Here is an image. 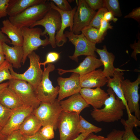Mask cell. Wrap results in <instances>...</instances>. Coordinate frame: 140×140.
Returning <instances> with one entry per match:
<instances>
[{
  "mask_svg": "<svg viewBox=\"0 0 140 140\" xmlns=\"http://www.w3.org/2000/svg\"><path fill=\"white\" fill-rule=\"evenodd\" d=\"M109 97L105 100L104 107L102 109H93L90 113L92 117L98 122H113L121 120L125 107L122 101L112 89L109 88L107 90Z\"/></svg>",
  "mask_w": 140,
  "mask_h": 140,
  "instance_id": "1",
  "label": "cell"
},
{
  "mask_svg": "<svg viewBox=\"0 0 140 140\" xmlns=\"http://www.w3.org/2000/svg\"><path fill=\"white\" fill-rule=\"evenodd\" d=\"M50 1L43 0L41 3L31 6L20 13L9 17L11 22L17 27H30L42 19L51 9Z\"/></svg>",
  "mask_w": 140,
  "mask_h": 140,
  "instance_id": "2",
  "label": "cell"
},
{
  "mask_svg": "<svg viewBox=\"0 0 140 140\" xmlns=\"http://www.w3.org/2000/svg\"><path fill=\"white\" fill-rule=\"evenodd\" d=\"M55 68L54 65L51 64H48L46 67H45L41 80L34 89L36 96L41 102L52 103L57 99L59 86L54 87L49 78L50 73Z\"/></svg>",
  "mask_w": 140,
  "mask_h": 140,
  "instance_id": "3",
  "label": "cell"
},
{
  "mask_svg": "<svg viewBox=\"0 0 140 140\" xmlns=\"http://www.w3.org/2000/svg\"><path fill=\"white\" fill-rule=\"evenodd\" d=\"M27 57L30 60V66L24 73L19 74L15 72L11 64L9 69L13 79L27 82L33 86L34 90L41 80L43 71L41 68L40 57L38 55L33 51Z\"/></svg>",
  "mask_w": 140,
  "mask_h": 140,
  "instance_id": "4",
  "label": "cell"
},
{
  "mask_svg": "<svg viewBox=\"0 0 140 140\" xmlns=\"http://www.w3.org/2000/svg\"><path fill=\"white\" fill-rule=\"evenodd\" d=\"M21 29L23 38L22 47L23 52L22 62L24 64L29 54L40 46H45L50 45V43L48 38L46 35L45 39L40 38L43 31L40 28L23 27Z\"/></svg>",
  "mask_w": 140,
  "mask_h": 140,
  "instance_id": "5",
  "label": "cell"
},
{
  "mask_svg": "<svg viewBox=\"0 0 140 140\" xmlns=\"http://www.w3.org/2000/svg\"><path fill=\"white\" fill-rule=\"evenodd\" d=\"M59 102L57 99L52 103L41 102L39 106L32 112L41 123L42 126L50 125L54 130L57 125L60 114L62 111Z\"/></svg>",
  "mask_w": 140,
  "mask_h": 140,
  "instance_id": "6",
  "label": "cell"
},
{
  "mask_svg": "<svg viewBox=\"0 0 140 140\" xmlns=\"http://www.w3.org/2000/svg\"><path fill=\"white\" fill-rule=\"evenodd\" d=\"M80 115L62 110L58 120L57 128L60 140H72L80 134L79 129Z\"/></svg>",
  "mask_w": 140,
  "mask_h": 140,
  "instance_id": "7",
  "label": "cell"
},
{
  "mask_svg": "<svg viewBox=\"0 0 140 140\" xmlns=\"http://www.w3.org/2000/svg\"><path fill=\"white\" fill-rule=\"evenodd\" d=\"M61 23V17L59 12L56 10L51 8L42 19L36 22L30 27L39 25L44 27V30L42 32L41 36L48 34L50 45L52 48H55L57 46L55 36L56 32L60 29Z\"/></svg>",
  "mask_w": 140,
  "mask_h": 140,
  "instance_id": "8",
  "label": "cell"
},
{
  "mask_svg": "<svg viewBox=\"0 0 140 140\" xmlns=\"http://www.w3.org/2000/svg\"><path fill=\"white\" fill-rule=\"evenodd\" d=\"M9 82L8 87L17 94L23 106L31 107L34 109L39 106L41 102L31 84L25 81L14 79Z\"/></svg>",
  "mask_w": 140,
  "mask_h": 140,
  "instance_id": "9",
  "label": "cell"
},
{
  "mask_svg": "<svg viewBox=\"0 0 140 140\" xmlns=\"http://www.w3.org/2000/svg\"><path fill=\"white\" fill-rule=\"evenodd\" d=\"M140 83L139 74L137 79L134 82L126 79L124 80L121 83L124 96L130 111L131 114L134 113L135 116L139 120H140V110L138 89Z\"/></svg>",
  "mask_w": 140,
  "mask_h": 140,
  "instance_id": "10",
  "label": "cell"
},
{
  "mask_svg": "<svg viewBox=\"0 0 140 140\" xmlns=\"http://www.w3.org/2000/svg\"><path fill=\"white\" fill-rule=\"evenodd\" d=\"M64 34L75 46L73 54L69 56L70 59L77 62L78 57L82 55L92 56L96 57L95 53L96 48V44L89 41L82 34H75L72 32L67 31Z\"/></svg>",
  "mask_w": 140,
  "mask_h": 140,
  "instance_id": "11",
  "label": "cell"
},
{
  "mask_svg": "<svg viewBox=\"0 0 140 140\" xmlns=\"http://www.w3.org/2000/svg\"><path fill=\"white\" fill-rule=\"evenodd\" d=\"M77 2V8L73 17L71 32L75 34H79L83 29L89 25L96 12L88 6L85 0Z\"/></svg>",
  "mask_w": 140,
  "mask_h": 140,
  "instance_id": "12",
  "label": "cell"
},
{
  "mask_svg": "<svg viewBox=\"0 0 140 140\" xmlns=\"http://www.w3.org/2000/svg\"><path fill=\"white\" fill-rule=\"evenodd\" d=\"M78 74L73 73L67 78L58 77L57 83L59 87L58 100L60 101L64 98L79 93L81 89Z\"/></svg>",
  "mask_w": 140,
  "mask_h": 140,
  "instance_id": "13",
  "label": "cell"
},
{
  "mask_svg": "<svg viewBox=\"0 0 140 140\" xmlns=\"http://www.w3.org/2000/svg\"><path fill=\"white\" fill-rule=\"evenodd\" d=\"M34 109L31 107L23 106L13 110L8 121L2 128L3 134L8 136L14 131L19 130L25 119Z\"/></svg>",
  "mask_w": 140,
  "mask_h": 140,
  "instance_id": "14",
  "label": "cell"
},
{
  "mask_svg": "<svg viewBox=\"0 0 140 140\" xmlns=\"http://www.w3.org/2000/svg\"><path fill=\"white\" fill-rule=\"evenodd\" d=\"M50 4L51 8L56 10L60 14L61 23L60 29L56 33L55 40L57 46L61 47L65 43L67 39L64 35V32L68 27H69V31L71 32L73 25V17L77 8L75 6L70 11H65L58 9L54 3L50 1Z\"/></svg>",
  "mask_w": 140,
  "mask_h": 140,
  "instance_id": "15",
  "label": "cell"
},
{
  "mask_svg": "<svg viewBox=\"0 0 140 140\" xmlns=\"http://www.w3.org/2000/svg\"><path fill=\"white\" fill-rule=\"evenodd\" d=\"M80 93L89 105L94 109H100L104 105L109 95L100 87L94 89L82 88Z\"/></svg>",
  "mask_w": 140,
  "mask_h": 140,
  "instance_id": "16",
  "label": "cell"
},
{
  "mask_svg": "<svg viewBox=\"0 0 140 140\" xmlns=\"http://www.w3.org/2000/svg\"><path fill=\"white\" fill-rule=\"evenodd\" d=\"M103 65L100 59L92 56H88L76 68L69 70L58 68V73L61 75L65 73L72 72L84 75L90 72Z\"/></svg>",
  "mask_w": 140,
  "mask_h": 140,
  "instance_id": "17",
  "label": "cell"
},
{
  "mask_svg": "<svg viewBox=\"0 0 140 140\" xmlns=\"http://www.w3.org/2000/svg\"><path fill=\"white\" fill-rule=\"evenodd\" d=\"M79 78L81 88L101 87L107 84L108 81L107 78L104 75L101 69L80 75Z\"/></svg>",
  "mask_w": 140,
  "mask_h": 140,
  "instance_id": "18",
  "label": "cell"
},
{
  "mask_svg": "<svg viewBox=\"0 0 140 140\" xmlns=\"http://www.w3.org/2000/svg\"><path fill=\"white\" fill-rule=\"evenodd\" d=\"M59 103L63 111L79 115L84 109L89 106L80 93L70 96L67 99L62 100Z\"/></svg>",
  "mask_w": 140,
  "mask_h": 140,
  "instance_id": "19",
  "label": "cell"
},
{
  "mask_svg": "<svg viewBox=\"0 0 140 140\" xmlns=\"http://www.w3.org/2000/svg\"><path fill=\"white\" fill-rule=\"evenodd\" d=\"M124 70L116 68L114 71L113 78H107V86L111 88L116 95L117 97L120 99L123 102L126 109L128 115L131 114L128 106L122 91L121 86L122 82L124 80L123 71Z\"/></svg>",
  "mask_w": 140,
  "mask_h": 140,
  "instance_id": "20",
  "label": "cell"
},
{
  "mask_svg": "<svg viewBox=\"0 0 140 140\" xmlns=\"http://www.w3.org/2000/svg\"><path fill=\"white\" fill-rule=\"evenodd\" d=\"M2 48L5 60L11 64L13 67L17 69L20 68L23 55L22 47L10 46L3 42Z\"/></svg>",
  "mask_w": 140,
  "mask_h": 140,
  "instance_id": "21",
  "label": "cell"
},
{
  "mask_svg": "<svg viewBox=\"0 0 140 140\" xmlns=\"http://www.w3.org/2000/svg\"><path fill=\"white\" fill-rule=\"evenodd\" d=\"M2 23L3 26L1 28V30L11 40V42L10 43L13 46H22L23 38L21 28L14 25L9 19L4 20Z\"/></svg>",
  "mask_w": 140,
  "mask_h": 140,
  "instance_id": "22",
  "label": "cell"
},
{
  "mask_svg": "<svg viewBox=\"0 0 140 140\" xmlns=\"http://www.w3.org/2000/svg\"><path fill=\"white\" fill-rule=\"evenodd\" d=\"M96 51L99 55L101 62L104 66L102 73L106 78L113 77L115 70L114 66L115 57L112 53L108 52L104 45L102 49L96 48Z\"/></svg>",
  "mask_w": 140,
  "mask_h": 140,
  "instance_id": "23",
  "label": "cell"
},
{
  "mask_svg": "<svg viewBox=\"0 0 140 140\" xmlns=\"http://www.w3.org/2000/svg\"><path fill=\"white\" fill-rule=\"evenodd\" d=\"M0 103L12 110L23 106L17 94L9 87L0 93Z\"/></svg>",
  "mask_w": 140,
  "mask_h": 140,
  "instance_id": "24",
  "label": "cell"
},
{
  "mask_svg": "<svg viewBox=\"0 0 140 140\" xmlns=\"http://www.w3.org/2000/svg\"><path fill=\"white\" fill-rule=\"evenodd\" d=\"M43 0H10L7 9V15L12 17L22 12L28 8L39 4Z\"/></svg>",
  "mask_w": 140,
  "mask_h": 140,
  "instance_id": "25",
  "label": "cell"
},
{
  "mask_svg": "<svg viewBox=\"0 0 140 140\" xmlns=\"http://www.w3.org/2000/svg\"><path fill=\"white\" fill-rule=\"evenodd\" d=\"M41 126V123L32 112L25 119L19 130L24 135L31 136L38 132Z\"/></svg>",
  "mask_w": 140,
  "mask_h": 140,
  "instance_id": "26",
  "label": "cell"
},
{
  "mask_svg": "<svg viewBox=\"0 0 140 140\" xmlns=\"http://www.w3.org/2000/svg\"><path fill=\"white\" fill-rule=\"evenodd\" d=\"M81 32L89 41L95 44L100 43L103 38L99 35V29L92 26L85 27Z\"/></svg>",
  "mask_w": 140,
  "mask_h": 140,
  "instance_id": "27",
  "label": "cell"
},
{
  "mask_svg": "<svg viewBox=\"0 0 140 140\" xmlns=\"http://www.w3.org/2000/svg\"><path fill=\"white\" fill-rule=\"evenodd\" d=\"M79 129L80 134L97 133L102 130V128L96 126L89 123L81 115H80Z\"/></svg>",
  "mask_w": 140,
  "mask_h": 140,
  "instance_id": "28",
  "label": "cell"
},
{
  "mask_svg": "<svg viewBox=\"0 0 140 140\" xmlns=\"http://www.w3.org/2000/svg\"><path fill=\"white\" fill-rule=\"evenodd\" d=\"M103 7L106 8L108 11L112 13L114 16L120 17L122 16L119 2L118 0H104Z\"/></svg>",
  "mask_w": 140,
  "mask_h": 140,
  "instance_id": "29",
  "label": "cell"
},
{
  "mask_svg": "<svg viewBox=\"0 0 140 140\" xmlns=\"http://www.w3.org/2000/svg\"><path fill=\"white\" fill-rule=\"evenodd\" d=\"M121 122L125 129L122 140H140L133 132V129L134 127L133 125L122 118L121 120Z\"/></svg>",
  "mask_w": 140,
  "mask_h": 140,
  "instance_id": "30",
  "label": "cell"
},
{
  "mask_svg": "<svg viewBox=\"0 0 140 140\" xmlns=\"http://www.w3.org/2000/svg\"><path fill=\"white\" fill-rule=\"evenodd\" d=\"M10 64L7 61L0 65V83L4 81L14 79L9 70Z\"/></svg>",
  "mask_w": 140,
  "mask_h": 140,
  "instance_id": "31",
  "label": "cell"
},
{
  "mask_svg": "<svg viewBox=\"0 0 140 140\" xmlns=\"http://www.w3.org/2000/svg\"><path fill=\"white\" fill-rule=\"evenodd\" d=\"M108 11L104 8H102L96 12L89 26L99 29L101 20L103 19L104 13Z\"/></svg>",
  "mask_w": 140,
  "mask_h": 140,
  "instance_id": "32",
  "label": "cell"
},
{
  "mask_svg": "<svg viewBox=\"0 0 140 140\" xmlns=\"http://www.w3.org/2000/svg\"><path fill=\"white\" fill-rule=\"evenodd\" d=\"M12 111L0 103V125L2 128L7 122Z\"/></svg>",
  "mask_w": 140,
  "mask_h": 140,
  "instance_id": "33",
  "label": "cell"
},
{
  "mask_svg": "<svg viewBox=\"0 0 140 140\" xmlns=\"http://www.w3.org/2000/svg\"><path fill=\"white\" fill-rule=\"evenodd\" d=\"M54 129L53 126L47 125L43 127L39 132L41 135L45 139L49 140L54 137Z\"/></svg>",
  "mask_w": 140,
  "mask_h": 140,
  "instance_id": "34",
  "label": "cell"
},
{
  "mask_svg": "<svg viewBox=\"0 0 140 140\" xmlns=\"http://www.w3.org/2000/svg\"><path fill=\"white\" fill-rule=\"evenodd\" d=\"M59 9L65 11H71L72 8L66 0H51Z\"/></svg>",
  "mask_w": 140,
  "mask_h": 140,
  "instance_id": "35",
  "label": "cell"
},
{
  "mask_svg": "<svg viewBox=\"0 0 140 140\" xmlns=\"http://www.w3.org/2000/svg\"><path fill=\"white\" fill-rule=\"evenodd\" d=\"M60 54L55 52H49L47 55L45 61L43 62H40V64L44 66L46 64L54 62L57 61L59 58Z\"/></svg>",
  "mask_w": 140,
  "mask_h": 140,
  "instance_id": "36",
  "label": "cell"
},
{
  "mask_svg": "<svg viewBox=\"0 0 140 140\" xmlns=\"http://www.w3.org/2000/svg\"><path fill=\"white\" fill-rule=\"evenodd\" d=\"M124 133V130L114 129L107 135L105 140H122Z\"/></svg>",
  "mask_w": 140,
  "mask_h": 140,
  "instance_id": "37",
  "label": "cell"
},
{
  "mask_svg": "<svg viewBox=\"0 0 140 140\" xmlns=\"http://www.w3.org/2000/svg\"><path fill=\"white\" fill-rule=\"evenodd\" d=\"M85 1L88 6L94 11L103 7L104 0H85Z\"/></svg>",
  "mask_w": 140,
  "mask_h": 140,
  "instance_id": "38",
  "label": "cell"
},
{
  "mask_svg": "<svg viewBox=\"0 0 140 140\" xmlns=\"http://www.w3.org/2000/svg\"><path fill=\"white\" fill-rule=\"evenodd\" d=\"M113 26L108 22L103 19L101 21L100 27L99 29V34L102 37H104L105 33L108 29H112Z\"/></svg>",
  "mask_w": 140,
  "mask_h": 140,
  "instance_id": "39",
  "label": "cell"
},
{
  "mask_svg": "<svg viewBox=\"0 0 140 140\" xmlns=\"http://www.w3.org/2000/svg\"><path fill=\"white\" fill-rule=\"evenodd\" d=\"M138 39L137 42L135 40L133 44L130 45V47L134 50L131 56L136 61L137 60V55L140 53V39L139 36H138Z\"/></svg>",
  "mask_w": 140,
  "mask_h": 140,
  "instance_id": "40",
  "label": "cell"
},
{
  "mask_svg": "<svg viewBox=\"0 0 140 140\" xmlns=\"http://www.w3.org/2000/svg\"><path fill=\"white\" fill-rule=\"evenodd\" d=\"M10 0H0V19L6 16Z\"/></svg>",
  "mask_w": 140,
  "mask_h": 140,
  "instance_id": "41",
  "label": "cell"
},
{
  "mask_svg": "<svg viewBox=\"0 0 140 140\" xmlns=\"http://www.w3.org/2000/svg\"><path fill=\"white\" fill-rule=\"evenodd\" d=\"M125 18H131L138 22L140 21V8H136L133 9L128 15L124 17Z\"/></svg>",
  "mask_w": 140,
  "mask_h": 140,
  "instance_id": "42",
  "label": "cell"
},
{
  "mask_svg": "<svg viewBox=\"0 0 140 140\" xmlns=\"http://www.w3.org/2000/svg\"><path fill=\"white\" fill-rule=\"evenodd\" d=\"M24 136L19 130L14 131L7 136L6 140H24Z\"/></svg>",
  "mask_w": 140,
  "mask_h": 140,
  "instance_id": "43",
  "label": "cell"
},
{
  "mask_svg": "<svg viewBox=\"0 0 140 140\" xmlns=\"http://www.w3.org/2000/svg\"><path fill=\"white\" fill-rule=\"evenodd\" d=\"M39 131L36 134L31 136H24V140H47L44 138Z\"/></svg>",
  "mask_w": 140,
  "mask_h": 140,
  "instance_id": "44",
  "label": "cell"
},
{
  "mask_svg": "<svg viewBox=\"0 0 140 140\" xmlns=\"http://www.w3.org/2000/svg\"><path fill=\"white\" fill-rule=\"evenodd\" d=\"M103 19L108 22L112 21L114 22H116L118 20V19L114 17L112 13L108 11L104 14Z\"/></svg>",
  "mask_w": 140,
  "mask_h": 140,
  "instance_id": "45",
  "label": "cell"
},
{
  "mask_svg": "<svg viewBox=\"0 0 140 140\" xmlns=\"http://www.w3.org/2000/svg\"><path fill=\"white\" fill-rule=\"evenodd\" d=\"M106 137L104 136L97 135L93 133L90 134L84 140H105Z\"/></svg>",
  "mask_w": 140,
  "mask_h": 140,
  "instance_id": "46",
  "label": "cell"
},
{
  "mask_svg": "<svg viewBox=\"0 0 140 140\" xmlns=\"http://www.w3.org/2000/svg\"><path fill=\"white\" fill-rule=\"evenodd\" d=\"M0 41L6 43H10L9 39L0 30Z\"/></svg>",
  "mask_w": 140,
  "mask_h": 140,
  "instance_id": "47",
  "label": "cell"
},
{
  "mask_svg": "<svg viewBox=\"0 0 140 140\" xmlns=\"http://www.w3.org/2000/svg\"><path fill=\"white\" fill-rule=\"evenodd\" d=\"M89 134L86 133H81L77 137L72 140H84Z\"/></svg>",
  "mask_w": 140,
  "mask_h": 140,
  "instance_id": "48",
  "label": "cell"
},
{
  "mask_svg": "<svg viewBox=\"0 0 140 140\" xmlns=\"http://www.w3.org/2000/svg\"><path fill=\"white\" fill-rule=\"evenodd\" d=\"M9 81L7 82L0 84V93L8 86Z\"/></svg>",
  "mask_w": 140,
  "mask_h": 140,
  "instance_id": "49",
  "label": "cell"
},
{
  "mask_svg": "<svg viewBox=\"0 0 140 140\" xmlns=\"http://www.w3.org/2000/svg\"><path fill=\"white\" fill-rule=\"evenodd\" d=\"M3 128L0 125V140H6L7 136L4 135L2 132Z\"/></svg>",
  "mask_w": 140,
  "mask_h": 140,
  "instance_id": "50",
  "label": "cell"
},
{
  "mask_svg": "<svg viewBox=\"0 0 140 140\" xmlns=\"http://www.w3.org/2000/svg\"><path fill=\"white\" fill-rule=\"evenodd\" d=\"M5 60V58L4 54L0 53V65Z\"/></svg>",
  "mask_w": 140,
  "mask_h": 140,
  "instance_id": "51",
  "label": "cell"
},
{
  "mask_svg": "<svg viewBox=\"0 0 140 140\" xmlns=\"http://www.w3.org/2000/svg\"><path fill=\"white\" fill-rule=\"evenodd\" d=\"M2 43V42L0 41V53L4 54L3 50Z\"/></svg>",
  "mask_w": 140,
  "mask_h": 140,
  "instance_id": "52",
  "label": "cell"
}]
</instances>
